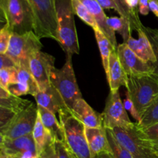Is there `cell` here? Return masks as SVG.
<instances>
[{
	"label": "cell",
	"mask_w": 158,
	"mask_h": 158,
	"mask_svg": "<svg viewBox=\"0 0 158 158\" xmlns=\"http://www.w3.org/2000/svg\"><path fill=\"white\" fill-rule=\"evenodd\" d=\"M59 44L66 55L80 53L72 0H56Z\"/></svg>",
	"instance_id": "6da1fadb"
},
{
	"label": "cell",
	"mask_w": 158,
	"mask_h": 158,
	"mask_svg": "<svg viewBox=\"0 0 158 158\" xmlns=\"http://www.w3.org/2000/svg\"><path fill=\"white\" fill-rule=\"evenodd\" d=\"M2 21L12 33L34 32V18L27 0H0Z\"/></svg>",
	"instance_id": "7a4b0ae2"
},
{
	"label": "cell",
	"mask_w": 158,
	"mask_h": 158,
	"mask_svg": "<svg viewBox=\"0 0 158 158\" xmlns=\"http://www.w3.org/2000/svg\"><path fill=\"white\" fill-rule=\"evenodd\" d=\"M59 120L63 127L65 143L77 158H96L91 153L85 133V125L69 109L62 110Z\"/></svg>",
	"instance_id": "3957f363"
},
{
	"label": "cell",
	"mask_w": 158,
	"mask_h": 158,
	"mask_svg": "<svg viewBox=\"0 0 158 158\" xmlns=\"http://www.w3.org/2000/svg\"><path fill=\"white\" fill-rule=\"evenodd\" d=\"M34 18V32L40 39L49 38L59 43L56 0H27Z\"/></svg>",
	"instance_id": "277c9868"
},
{
	"label": "cell",
	"mask_w": 158,
	"mask_h": 158,
	"mask_svg": "<svg viewBox=\"0 0 158 158\" xmlns=\"http://www.w3.org/2000/svg\"><path fill=\"white\" fill-rule=\"evenodd\" d=\"M50 83L60 93L66 106L72 110L82 94L79 89L72 64V56L66 55L64 65L60 69L54 67L50 76Z\"/></svg>",
	"instance_id": "5b68a950"
},
{
	"label": "cell",
	"mask_w": 158,
	"mask_h": 158,
	"mask_svg": "<svg viewBox=\"0 0 158 158\" xmlns=\"http://www.w3.org/2000/svg\"><path fill=\"white\" fill-rule=\"evenodd\" d=\"M126 89L141 117L158 97V77L154 74L128 77Z\"/></svg>",
	"instance_id": "8992f818"
},
{
	"label": "cell",
	"mask_w": 158,
	"mask_h": 158,
	"mask_svg": "<svg viewBox=\"0 0 158 158\" xmlns=\"http://www.w3.org/2000/svg\"><path fill=\"white\" fill-rule=\"evenodd\" d=\"M43 44L33 31L25 34L12 33L6 55L13 60L17 67L29 69V59L32 54L41 51Z\"/></svg>",
	"instance_id": "52a82bcc"
},
{
	"label": "cell",
	"mask_w": 158,
	"mask_h": 158,
	"mask_svg": "<svg viewBox=\"0 0 158 158\" xmlns=\"http://www.w3.org/2000/svg\"><path fill=\"white\" fill-rule=\"evenodd\" d=\"M112 133L117 141L134 158H158V154L141 137L135 123L129 128H115Z\"/></svg>",
	"instance_id": "ba28073f"
},
{
	"label": "cell",
	"mask_w": 158,
	"mask_h": 158,
	"mask_svg": "<svg viewBox=\"0 0 158 158\" xmlns=\"http://www.w3.org/2000/svg\"><path fill=\"white\" fill-rule=\"evenodd\" d=\"M38 115L37 104L32 103L16 114L3 129L0 130L1 139L12 140L32 134Z\"/></svg>",
	"instance_id": "9c48e42d"
},
{
	"label": "cell",
	"mask_w": 158,
	"mask_h": 158,
	"mask_svg": "<svg viewBox=\"0 0 158 158\" xmlns=\"http://www.w3.org/2000/svg\"><path fill=\"white\" fill-rule=\"evenodd\" d=\"M103 115V124L110 131L115 128H129L135 125L128 116L118 92H110L106 100Z\"/></svg>",
	"instance_id": "30bf717a"
},
{
	"label": "cell",
	"mask_w": 158,
	"mask_h": 158,
	"mask_svg": "<svg viewBox=\"0 0 158 158\" xmlns=\"http://www.w3.org/2000/svg\"><path fill=\"white\" fill-rule=\"evenodd\" d=\"M29 67L40 91L45 90L50 86L51 73L56 67L54 56L42 51L35 52L29 59Z\"/></svg>",
	"instance_id": "8fae6325"
},
{
	"label": "cell",
	"mask_w": 158,
	"mask_h": 158,
	"mask_svg": "<svg viewBox=\"0 0 158 158\" xmlns=\"http://www.w3.org/2000/svg\"><path fill=\"white\" fill-rule=\"evenodd\" d=\"M117 52L122 67L128 77H141L154 73L152 65L136 55L126 43L118 44Z\"/></svg>",
	"instance_id": "7c38bea8"
},
{
	"label": "cell",
	"mask_w": 158,
	"mask_h": 158,
	"mask_svg": "<svg viewBox=\"0 0 158 158\" xmlns=\"http://www.w3.org/2000/svg\"><path fill=\"white\" fill-rule=\"evenodd\" d=\"M0 151L17 158H39L32 134L12 139H1Z\"/></svg>",
	"instance_id": "4fadbf2b"
},
{
	"label": "cell",
	"mask_w": 158,
	"mask_h": 158,
	"mask_svg": "<svg viewBox=\"0 0 158 158\" xmlns=\"http://www.w3.org/2000/svg\"><path fill=\"white\" fill-rule=\"evenodd\" d=\"M32 102L11 94L0 99V130L3 129L16 114L30 106Z\"/></svg>",
	"instance_id": "5bb4252c"
},
{
	"label": "cell",
	"mask_w": 158,
	"mask_h": 158,
	"mask_svg": "<svg viewBox=\"0 0 158 158\" xmlns=\"http://www.w3.org/2000/svg\"><path fill=\"white\" fill-rule=\"evenodd\" d=\"M106 76L109 83L110 92H118L121 86L126 87L128 76L122 67L116 49H114L110 54L108 73Z\"/></svg>",
	"instance_id": "9a60e30c"
},
{
	"label": "cell",
	"mask_w": 158,
	"mask_h": 158,
	"mask_svg": "<svg viewBox=\"0 0 158 158\" xmlns=\"http://www.w3.org/2000/svg\"><path fill=\"white\" fill-rule=\"evenodd\" d=\"M73 115L86 127H101L103 124V115L96 112L83 98L79 100L71 110Z\"/></svg>",
	"instance_id": "2e32d148"
},
{
	"label": "cell",
	"mask_w": 158,
	"mask_h": 158,
	"mask_svg": "<svg viewBox=\"0 0 158 158\" xmlns=\"http://www.w3.org/2000/svg\"><path fill=\"white\" fill-rule=\"evenodd\" d=\"M34 98L37 105L43 106L45 109L53 113L55 115H59L62 110L69 109L60 93L52 85L45 90L40 91L34 97Z\"/></svg>",
	"instance_id": "e0dca14e"
},
{
	"label": "cell",
	"mask_w": 158,
	"mask_h": 158,
	"mask_svg": "<svg viewBox=\"0 0 158 158\" xmlns=\"http://www.w3.org/2000/svg\"><path fill=\"white\" fill-rule=\"evenodd\" d=\"M86 140L91 153L97 158L102 153L110 152L106 130L104 127H101L85 128Z\"/></svg>",
	"instance_id": "ac0fdd59"
},
{
	"label": "cell",
	"mask_w": 158,
	"mask_h": 158,
	"mask_svg": "<svg viewBox=\"0 0 158 158\" xmlns=\"http://www.w3.org/2000/svg\"><path fill=\"white\" fill-rule=\"evenodd\" d=\"M137 33H138L137 40L133 38L132 36H130L126 43L136 55L138 56L143 61L153 66V64L156 62V57L152 45L142 29L137 31Z\"/></svg>",
	"instance_id": "d6986e66"
},
{
	"label": "cell",
	"mask_w": 158,
	"mask_h": 158,
	"mask_svg": "<svg viewBox=\"0 0 158 158\" xmlns=\"http://www.w3.org/2000/svg\"><path fill=\"white\" fill-rule=\"evenodd\" d=\"M80 1L86 6L91 15L94 17L100 31L110 40L114 47L117 49L118 44L116 39L115 32L108 26L107 22H106L108 17L103 12V9L99 4L98 1L97 0H80Z\"/></svg>",
	"instance_id": "ffe728a7"
},
{
	"label": "cell",
	"mask_w": 158,
	"mask_h": 158,
	"mask_svg": "<svg viewBox=\"0 0 158 158\" xmlns=\"http://www.w3.org/2000/svg\"><path fill=\"white\" fill-rule=\"evenodd\" d=\"M37 107H38L40 120L45 127L49 131L54 141L65 143V137L63 127H62L60 120H57L55 114L41 106L37 105Z\"/></svg>",
	"instance_id": "44dd1931"
},
{
	"label": "cell",
	"mask_w": 158,
	"mask_h": 158,
	"mask_svg": "<svg viewBox=\"0 0 158 158\" xmlns=\"http://www.w3.org/2000/svg\"><path fill=\"white\" fill-rule=\"evenodd\" d=\"M32 137L35 141L37 154L39 156L49 144L55 142L49 131L42 123L40 115H38V118L32 132Z\"/></svg>",
	"instance_id": "7402d4cb"
},
{
	"label": "cell",
	"mask_w": 158,
	"mask_h": 158,
	"mask_svg": "<svg viewBox=\"0 0 158 158\" xmlns=\"http://www.w3.org/2000/svg\"><path fill=\"white\" fill-rule=\"evenodd\" d=\"M94 34H95L97 45H98L99 49H100V54H101L102 64H103V69H104L105 73L106 74L108 73L110 54L115 48L111 43L110 40L100 30L94 31Z\"/></svg>",
	"instance_id": "603a6c76"
},
{
	"label": "cell",
	"mask_w": 158,
	"mask_h": 158,
	"mask_svg": "<svg viewBox=\"0 0 158 158\" xmlns=\"http://www.w3.org/2000/svg\"><path fill=\"white\" fill-rule=\"evenodd\" d=\"M107 25L113 31L117 32L122 36L123 43H127L130 36H131L132 28L130 22L125 18L120 16L108 17Z\"/></svg>",
	"instance_id": "cb8c5ba5"
},
{
	"label": "cell",
	"mask_w": 158,
	"mask_h": 158,
	"mask_svg": "<svg viewBox=\"0 0 158 158\" xmlns=\"http://www.w3.org/2000/svg\"><path fill=\"white\" fill-rule=\"evenodd\" d=\"M114 1L118 7V13L120 16L125 18L130 22L133 30H136L137 32L138 30L142 29L143 25L140 22V18L132 13V12L127 6L125 0H114Z\"/></svg>",
	"instance_id": "d4e9b609"
},
{
	"label": "cell",
	"mask_w": 158,
	"mask_h": 158,
	"mask_svg": "<svg viewBox=\"0 0 158 158\" xmlns=\"http://www.w3.org/2000/svg\"><path fill=\"white\" fill-rule=\"evenodd\" d=\"M74 12L76 15L81 19L86 24L93 28L94 31L100 30L99 28L98 24L95 20L94 17L91 15L90 12H89L86 6L80 1V0H72Z\"/></svg>",
	"instance_id": "484cf974"
},
{
	"label": "cell",
	"mask_w": 158,
	"mask_h": 158,
	"mask_svg": "<svg viewBox=\"0 0 158 158\" xmlns=\"http://www.w3.org/2000/svg\"><path fill=\"white\" fill-rule=\"evenodd\" d=\"M158 123V97L146 110L140 121L136 123L139 129H144Z\"/></svg>",
	"instance_id": "4316f807"
},
{
	"label": "cell",
	"mask_w": 158,
	"mask_h": 158,
	"mask_svg": "<svg viewBox=\"0 0 158 158\" xmlns=\"http://www.w3.org/2000/svg\"><path fill=\"white\" fill-rule=\"evenodd\" d=\"M106 130L108 141H109L110 148V154L112 158H134L132 154L123 148L120 143L117 140L113 134L112 131L109 129Z\"/></svg>",
	"instance_id": "83f0119b"
},
{
	"label": "cell",
	"mask_w": 158,
	"mask_h": 158,
	"mask_svg": "<svg viewBox=\"0 0 158 158\" xmlns=\"http://www.w3.org/2000/svg\"><path fill=\"white\" fill-rule=\"evenodd\" d=\"M17 82H20L26 85L30 89L31 95L33 96V97L40 92L38 83L31 74L29 69L25 67L18 68Z\"/></svg>",
	"instance_id": "f1b7e54d"
},
{
	"label": "cell",
	"mask_w": 158,
	"mask_h": 158,
	"mask_svg": "<svg viewBox=\"0 0 158 158\" xmlns=\"http://www.w3.org/2000/svg\"><path fill=\"white\" fill-rule=\"evenodd\" d=\"M139 131L141 137L158 154V123L144 129H139Z\"/></svg>",
	"instance_id": "f546056e"
},
{
	"label": "cell",
	"mask_w": 158,
	"mask_h": 158,
	"mask_svg": "<svg viewBox=\"0 0 158 158\" xmlns=\"http://www.w3.org/2000/svg\"><path fill=\"white\" fill-rule=\"evenodd\" d=\"M142 30L144 32L148 38L149 39L151 45H152L153 49H154V55L156 57V62L153 64L154 67V73L158 77V29H153L151 27H147L143 26L142 27Z\"/></svg>",
	"instance_id": "4dcf8cb0"
},
{
	"label": "cell",
	"mask_w": 158,
	"mask_h": 158,
	"mask_svg": "<svg viewBox=\"0 0 158 158\" xmlns=\"http://www.w3.org/2000/svg\"><path fill=\"white\" fill-rule=\"evenodd\" d=\"M17 68L0 69V87L7 89L11 84L17 83Z\"/></svg>",
	"instance_id": "1f68e13d"
},
{
	"label": "cell",
	"mask_w": 158,
	"mask_h": 158,
	"mask_svg": "<svg viewBox=\"0 0 158 158\" xmlns=\"http://www.w3.org/2000/svg\"><path fill=\"white\" fill-rule=\"evenodd\" d=\"M12 34V31L6 25H4L0 29V54H4L7 52Z\"/></svg>",
	"instance_id": "d6a6232c"
},
{
	"label": "cell",
	"mask_w": 158,
	"mask_h": 158,
	"mask_svg": "<svg viewBox=\"0 0 158 158\" xmlns=\"http://www.w3.org/2000/svg\"><path fill=\"white\" fill-rule=\"evenodd\" d=\"M8 90L12 95L18 97L23 95H27V94L31 95V91L29 88L24 83H20V82H17L13 84H11L8 88Z\"/></svg>",
	"instance_id": "836d02e7"
},
{
	"label": "cell",
	"mask_w": 158,
	"mask_h": 158,
	"mask_svg": "<svg viewBox=\"0 0 158 158\" xmlns=\"http://www.w3.org/2000/svg\"><path fill=\"white\" fill-rule=\"evenodd\" d=\"M123 105H124V107L126 109V110L128 111L130 113V114L135 119L137 123H139L140 121L141 117H140L138 111L136 109L135 106H134V103H133L132 100L131 99L129 94H128V92L127 90L126 93H125V99L123 100Z\"/></svg>",
	"instance_id": "e575fe53"
},
{
	"label": "cell",
	"mask_w": 158,
	"mask_h": 158,
	"mask_svg": "<svg viewBox=\"0 0 158 158\" xmlns=\"http://www.w3.org/2000/svg\"><path fill=\"white\" fill-rule=\"evenodd\" d=\"M55 148L58 158H77V156L68 148L66 143L55 142Z\"/></svg>",
	"instance_id": "d590c367"
},
{
	"label": "cell",
	"mask_w": 158,
	"mask_h": 158,
	"mask_svg": "<svg viewBox=\"0 0 158 158\" xmlns=\"http://www.w3.org/2000/svg\"><path fill=\"white\" fill-rule=\"evenodd\" d=\"M8 68H17L16 64L11 57L6 53L0 54V69H8Z\"/></svg>",
	"instance_id": "8d00e7d4"
},
{
	"label": "cell",
	"mask_w": 158,
	"mask_h": 158,
	"mask_svg": "<svg viewBox=\"0 0 158 158\" xmlns=\"http://www.w3.org/2000/svg\"><path fill=\"white\" fill-rule=\"evenodd\" d=\"M39 158H58L55 148V142L49 144L39 156Z\"/></svg>",
	"instance_id": "74e56055"
},
{
	"label": "cell",
	"mask_w": 158,
	"mask_h": 158,
	"mask_svg": "<svg viewBox=\"0 0 158 158\" xmlns=\"http://www.w3.org/2000/svg\"><path fill=\"white\" fill-rule=\"evenodd\" d=\"M103 9H114L118 12V7L114 0H97Z\"/></svg>",
	"instance_id": "f35d334b"
},
{
	"label": "cell",
	"mask_w": 158,
	"mask_h": 158,
	"mask_svg": "<svg viewBox=\"0 0 158 158\" xmlns=\"http://www.w3.org/2000/svg\"><path fill=\"white\" fill-rule=\"evenodd\" d=\"M139 1L140 0H125L127 6L130 9V10L136 16H138V12H139Z\"/></svg>",
	"instance_id": "ab89813d"
},
{
	"label": "cell",
	"mask_w": 158,
	"mask_h": 158,
	"mask_svg": "<svg viewBox=\"0 0 158 158\" xmlns=\"http://www.w3.org/2000/svg\"><path fill=\"white\" fill-rule=\"evenodd\" d=\"M149 0H140L139 1V12L143 15H148L150 12Z\"/></svg>",
	"instance_id": "60d3db41"
},
{
	"label": "cell",
	"mask_w": 158,
	"mask_h": 158,
	"mask_svg": "<svg viewBox=\"0 0 158 158\" xmlns=\"http://www.w3.org/2000/svg\"><path fill=\"white\" fill-rule=\"evenodd\" d=\"M149 6L150 10L158 19V0H149Z\"/></svg>",
	"instance_id": "b9f144b4"
},
{
	"label": "cell",
	"mask_w": 158,
	"mask_h": 158,
	"mask_svg": "<svg viewBox=\"0 0 158 158\" xmlns=\"http://www.w3.org/2000/svg\"><path fill=\"white\" fill-rule=\"evenodd\" d=\"M97 158H112V157H111L110 153L105 152V153H102V154H99V155L97 157Z\"/></svg>",
	"instance_id": "7bdbcfd3"
},
{
	"label": "cell",
	"mask_w": 158,
	"mask_h": 158,
	"mask_svg": "<svg viewBox=\"0 0 158 158\" xmlns=\"http://www.w3.org/2000/svg\"><path fill=\"white\" fill-rule=\"evenodd\" d=\"M0 158H17V157H14V156H12V155H9V154L3 152V151H0Z\"/></svg>",
	"instance_id": "ee69618b"
}]
</instances>
